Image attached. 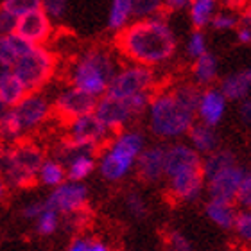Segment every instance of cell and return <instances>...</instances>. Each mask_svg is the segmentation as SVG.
Returning a JSON list of instances; mask_svg holds the SVG:
<instances>
[{
	"label": "cell",
	"instance_id": "6da1fadb",
	"mask_svg": "<svg viewBox=\"0 0 251 251\" xmlns=\"http://www.w3.org/2000/svg\"><path fill=\"white\" fill-rule=\"evenodd\" d=\"M111 47L126 63L149 68L165 67L178 52V36L165 13L133 20L113 36Z\"/></svg>",
	"mask_w": 251,
	"mask_h": 251
},
{
	"label": "cell",
	"instance_id": "7a4b0ae2",
	"mask_svg": "<svg viewBox=\"0 0 251 251\" xmlns=\"http://www.w3.org/2000/svg\"><path fill=\"white\" fill-rule=\"evenodd\" d=\"M201 88L192 81L167 84L152 94L146 110L147 129L162 142H178L190 131L198 117V100Z\"/></svg>",
	"mask_w": 251,
	"mask_h": 251
},
{
	"label": "cell",
	"instance_id": "3957f363",
	"mask_svg": "<svg viewBox=\"0 0 251 251\" xmlns=\"http://www.w3.org/2000/svg\"><path fill=\"white\" fill-rule=\"evenodd\" d=\"M121 63L113 47L92 45L75 56L67 68V81L70 86L83 90L84 94L99 99L106 94L119 70Z\"/></svg>",
	"mask_w": 251,
	"mask_h": 251
},
{
	"label": "cell",
	"instance_id": "277c9868",
	"mask_svg": "<svg viewBox=\"0 0 251 251\" xmlns=\"http://www.w3.org/2000/svg\"><path fill=\"white\" fill-rule=\"evenodd\" d=\"M146 133L136 127H126L106 142L97 152V171L108 183H121L135 173L136 160L146 149Z\"/></svg>",
	"mask_w": 251,
	"mask_h": 251
},
{
	"label": "cell",
	"instance_id": "5b68a950",
	"mask_svg": "<svg viewBox=\"0 0 251 251\" xmlns=\"http://www.w3.org/2000/svg\"><path fill=\"white\" fill-rule=\"evenodd\" d=\"M45 160V152L31 138L13 146H0V174L9 188H27L38 181V171Z\"/></svg>",
	"mask_w": 251,
	"mask_h": 251
},
{
	"label": "cell",
	"instance_id": "8992f818",
	"mask_svg": "<svg viewBox=\"0 0 251 251\" xmlns=\"http://www.w3.org/2000/svg\"><path fill=\"white\" fill-rule=\"evenodd\" d=\"M11 70L29 94L42 92L58 72V56L47 45H32L13 63Z\"/></svg>",
	"mask_w": 251,
	"mask_h": 251
},
{
	"label": "cell",
	"instance_id": "52a82bcc",
	"mask_svg": "<svg viewBox=\"0 0 251 251\" xmlns=\"http://www.w3.org/2000/svg\"><path fill=\"white\" fill-rule=\"evenodd\" d=\"M151 97L152 94L136 95V97H129V99H117V97H110V95H102L97 99L94 115L111 135H115L126 127H131L133 122L146 115Z\"/></svg>",
	"mask_w": 251,
	"mask_h": 251
},
{
	"label": "cell",
	"instance_id": "ba28073f",
	"mask_svg": "<svg viewBox=\"0 0 251 251\" xmlns=\"http://www.w3.org/2000/svg\"><path fill=\"white\" fill-rule=\"evenodd\" d=\"M162 86L158 72L154 68L124 63L119 67L113 79L110 81V86L104 95L117 97V99H129L136 95L154 94Z\"/></svg>",
	"mask_w": 251,
	"mask_h": 251
},
{
	"label": "cell",
	"instance_id": "9c48e42d",
	"mask_svg": "<svg viewBox=\"0 0 251 251\" xmlns=\"http://www.w3.org/2000/svg\"><path fill=\"white\" fill-rule=\"evenodd\" d=\"M111 136L113 135L97 121V117L94 113H88V115L74 119V121L65 124L63 140L67 142L70 147L92 151L97 154Z\"/></svg>",
	"mask_w": 251,
	"mask_h": 251
},
{
	"label": "cell",
	"instance_id": "30bf717a",
	"mask_svg": "<svg viewBox=\"0 0 251 251\" xmlns=\"http://www.w3.org/2000/svg\"><path fill=\"white\" fill-rule=\"evenodd\" d=\"M167 196L176 203H196L204 194V176L201 165L185 167L165 174Z\"/></svg>",
	"mask_w": 251,
	"mask_h": 251
},
{
	"label": "cell",
	"instance_id": "8fae6325",
	"mask_svg": "<svg viewBox=\"0 0 251 251\" xmlns=\"http://www.w3.org/2000/svg\"><path fill=\"white\" fill-rule=\"evenodd\" d=\"M88 199L90 192L86 185L81 181L67 179L65 183L50 190V194L45 198V204L54 212H58L61 217H68V215L88 210Z\"/></svg>",
	"mask_w": 251,
	"mask_h": 251
},
{
	"label": "cell",
	"instance_id": "7c38bea8",
	"mask_svg": "<svg viewBox=\"0 0 251 251\" xmlns=\"http://www.w3.org/2000/svg\"><path fill=\"white\" fill-rule=\"evenodd\" d=\"M50 102H52L54 117L58 121H61L63 124H67V122L74 121V119L94 113L97 99L84 94L83 90L67 84L61 90H58V94L54 95V99Z\"/></svg>",
	"mask_w": 251,
	"mask_h": 251
},
{
	"label": "cell",
	"instance_id": "4fadbf2b",
	"mask_svg": "<svg viewBox=\"0 0 251 251\" xmlns=\"http://www.w3.org/2000/svg\"><path fill=\"white\" fill-rule=\"evenodd\" d=\"M13 110H15L16 119L20 122L25 136L38 131L40 127H43L54 117L52 102L42 92L27 94Z\"/></svg>",
	"mask_w": 251,
	"mask_h": 251
},
{
	"label": "cell",
	"instance_id": "5bb4252c",
	"mask_svg": "<svg viewBox=\"0 0 251 251\" xmlns=\"http://www.w3.org/2000/svg\"><path fill=\"white\" fill-rule=\"evenodd\" d=\"M54 158L63 162L65 171H67V179L70 181L84 183V179H88L97 171V154L95 152L70 147L63 138L58 142Z\"/></svg>",
	"mask_w": 251,
	"mask_h": 251
},
{
	"label": "cell",
	"instance_id": "9a60e30c",
	"mask_svg": "<svg viewBox=\"0 0 251 251\" xmlns=\"http://www.w3.org/2000/svg\"><path fill=\"white\" fill-rule=\"evenodd\" d=\"M15 34L34 47L47 45L54 34V22L42 9L32 11L29 15L18 18Z\"/></svg>",
	"mask_w": 251,
	"mask_h": 251
},
{
	"label": "cell",
	"instance_id": "2e32d148",
	"mask_svg": "<svg viewBox=\"0 0 251 251\" xmlns=\"http://www.w3.org/2000/svg\"><path fill=\"white\" fill-rule=\"evenodd\" d=\"M244 173H246V169L242 167L241 163L223 169L221 173L214 174L212 178L204 181V194H208L210 199H223V201L235 203L237 190L241 187Z\"/></svg>",
	"mask_w": 251,
	"mask_h": 251
},
{
	"label": "cell",
	"instance_id": "e0dca14e",
	"mask_svg": "<svg viewBox=\"0 0 251 251\" xmlns=\"http://www.w3.org/2000/svg\"><path fill=\"white\" fill-rule=\"evenodd\" d=\"M226 113H228V99L225 97V94L217 86L201 88L198 110H196L198 122L210 126V127H217L226 117Z\"/></svg>",
	"mask_w": 251,
	"mask_h": 251
},
{
	"label": "cell",
	"instance_id": "ac0fdd59",
	"mask_svg": "<svg viewBox=\"0 0 251 251\" xmlns=\"http://www.w3.org/2000/svg\"><path fill=\"white\" fill-rule=\"evenodd\" d=\"M135 173L142 183L154 185L165 178V144L146 146L136 160Z\"/></svg>",
	"mask_w": 251,
	"mask_h": 251
},
{
	"label": "cell",
	"instance_id": "d6986e66",
	"mask_svg": "<svg viewBox=\"0 0 251 251\" xmlns=\"http://www.w3.org/2000/svg\"><path fill=\"white\" fill-rule=\"evenodd\" d=\"M217 88L225 94L228 102H241V100L251 97V65L226 74L219 79Z\"/></svg>",
	"mask_w": 251,
	"mask_h": 251
},
{
	"label": "cell",
	"instance_id": "ffe728a7",
	"mask_svg": "<svg viewBox=\"0 0 251 251\" xmlns=\"http://www.w3.org/2000/svg\"><path fill=\"white\" fill-rule=\"evenodd\" d=\"M219 59L214 52H206L190 61V81L199 88L214 86L219 79Z\"/></svg>",
	"mask_w": 251,
	"mask_h": 251
},
{
	"label": "cell",
	"instance_id": "44dd1931",
	"mask_svg": "<svg viewBox=\"0 0 251 251\" xmlns=\"http://www.w3.org/2000/svg\"><path fill=\"white\" fill-rule=\"evenodd\" d=\"M187 144L192 147L194 151H198L201 156H206L210 152L221 147V138L217 133V127H210L206 124L196 121V124L190 127L187 133Z\"/></svg>",
	"mask_w": 251,
	"mask_h": 251
},
{
	"label": "cell",
	"instance_id": "7402d4cb",
	"mask_svg": "<svg viewBox=\"0 0 251 251\" xmlns=\"http://www.w3.org/2000/svg\"><path fill=\"white\" fill-rule=\"evenodd\" d=\"M239 208L233 201H223V199H210L204 203V215L206 219L221 230H231L237 219Z\"/></svg>",
	"mask_w": 251,
	"mask_h": 251
},
{
	"label": "cell",
	"instance_id": "603a6c76",
	"mask_svg": "<svg viewBox=\"0 0 251 251\" xmlns=\"http://www.w3.org/2000/svg\"><path fill=\"white\" fill-rule=\"evenodd\" d=\"M219 9V0H192L188 7V20L192 29L204 31L210 27V22Z\"/></svg>",
	"mask_w": 251,
	"mask_h": 251
},
{
	"label": "cell",
	"instance_id": "cb8c5ba5",
	"mask_svg": "<svg viewBox=\"0 0 251 251\" xmlns=\"http://www.w3.org/2000/svg\"><path fill=\"white\" fill-rule=\"evenodd\" d=\"M235 163H239V160H237L235 152L231 151V149H225V147L215 149L214 152L203 156V162H201V171H203L204 181L208 178H212L214 174L221 173L223 169L231 167Z\"/></svg>",
	"mask_w": 251,
	"mask_h": 251
},
{
	"label": "cell",
	"instance_id": "d4e9b609",
	"mask_svg": "<svg viewBox=\"0 0 251 251\" xmlns=\"http://www.w3.org/2000/svg\"><path fill=\"white\" fill-rule=\"evenodd\" d=\"M29 94L22 81L11 70L5 77L0 79V102L2 108H15L25 95Z\"/></svg>",
	"mask_w": 251,
	"mask_h": 251
},
{
	"label": "cell",
	"instance_id": "484cf974",
	"mask_svg": "<svg viewBox=\"0 0 251 251\" xmlns=\"http://www.w3.org/2000/svg\"><path fill=\"white\" fill-rule=\"evenodd\" d=\"M133 22V0H111L106 25L111 32L122 31Z\"/></svg>",
	"mask_w": 251,
	"mask_h": 251
},
{
	"label": "cell",
	"instance_id": "4316f807",
	"mask_svg": "<svg viewBox=\"0 0 251 251\" xmlns=\"http://www.w3.org/2000/svg\"><path fill=\"white\" fill-rule=\"evenodd\" d=\"M65 181H67V171L63 162H59L58 158H45L38 171V183L52 190Z\"/></svg>",
	"mask_w": 251,
	"mask_h": 251
},
{
	"label": "cell",
	"instance_id": "83f0119b",
	"mask_svg": "<svg viewBox=\"0 0 251 251\" xmlns=\"http://www.w3.org/2000/svg\"><path fill=\"white\" fill-rule=\"evenodd\" d=\"M29 47H32V45L24 42V40H22L20 36H16V34H9V36L0 34V61L13 67V63L20 58Z\"/></svg>",
	"mask_w": 251,
	"mask_h": 251
},
{
	"label": "cell",
	"instance_id": "f1b7e54d",
	"mask_svg": "<svg viewBox=\"0 0 251 251\" xmlns=\"http://www.w3.org/2000/svg\"><path fill=\"white\" fill-rule=\"evenodd\" d=\"M32 225H34V231L40 237H52L63 226V217L45 204L43 212L32 221Z\"/></svg>",
	"mask_w": 251,
	"mask_h": 251
},
{
	"label": "cell",
	"instance_id": "f546056e",
	"mask_svg": "<svg viewBox=\"0 0 251 251\" xmlns=\"http://www.w3.org/2000/svg\"><path fill=\"white\" fill-rule=\"evenodd\" d=\"M208 52V42H206V34L204 31H198L192 29V32L188 34L187 42H185V56L188 61L198 59L199 56Z\"/></svg>",
	"mask_w": 251,
	"mask_h": 251
},
{
	"label": "cell",
	"instance_id": "4dcf8cb0",
	"mask_svg": "<svg viewBox=\"0 0 251 251\" xmlns=\"http://www.w3.org/2000/svg\"><path fill=\"white\" fill-rule=\"evenodd\" d=\"M124 208L133 219H146L149 214V204L146 198L136 190H129L124 196Z\"/></svg>",
	"mask_w": 251,
	"mask_h": 251
},
{
	"label": "cell",
	"instance_id": "1f68e13d",
	"mask_svg": "<svg viewBox=\"0 0 251 251\" xmlns=\"http://www.w3.org/2000/svg\"><path fill=\"white\" fill-rule=\"evenodd\" d=\"M239 25H241L239 15L228 9H217V13L214 15L212 22H210V27L217 32H235V29Z\"/></svg>",
	"mask_w": 251,
	"mask_h": 251
},
{
	"label": "cell",
	"instance_id": "d6a6232c",
	"mask_svg": "<svg viewBox=\"0 0 251 251\" xmlns=\"http://www.w3.org/2000/svg\"><path fill=\"white\" fill-rule=\"evenodd\" d=\"M65 251H113L108 242L100 241L97 237L77 235L74 237Z\"/></svg>",
	"mask_w": 251,
	"mask_h": 251
},
{
	"label": "cell",
	"instance_id": "836d02e7",
	"mask_svg": "<svg viewBox=\"0 0 251 251\" xmlns=\"http://www.w3.org/2000/svg\"><path fill=\"white\" fill-rule=\"evenodd\" d=\"M231 230L242 246L251 248V210H239Z\"/></svg>",
	"mask_w": 251,
	"mask_h": 251
},
{
	"label": "cell",
	"instance_id": "e575fe53",
	"mask_svg": "<svg viewBox=\"0 0 251 251\" xmlns=\"http://www.w3.org/2000/svg\"><path fill=\"white\" fill-rule=\"evenodd\" d=\"M163 15V0H133V20Z\"/></svg>",
	"mask_w": 251,
	"mask_h": 251
},
{
	"label": "cell",
	"instance_id": "d590c367",
	"mask_svg": "<svg viewBox=\"0 0 251 251\" xmlns=\"http://www.w3.org/2000/svg\"><path fill=\"white\" fill-rule=\"evenodd\" d=\"M0 7L9 11L16 18H20V16L32 13V11L42 9V0H2Z\"/></svg>",
	"mask_w": 251,
	"mask_h": 251
},
{
	"label": "cell",
	"instance_id": "8d00e7d4",
	"mask_svg": "<svg viewBox=\"0 0 251 251\" xmlns=\"http://www.w3.org/2000/svg\"><path fill=\"white\" fill-rule=\"evenodd\" d=\"M235 204L241 206V210H251V171L244 173V178L241 181V187L237 190Z\"/></svg>",
	"mask_w": 251,
	"mask_h": 251
},
{
	"label": "cell",
	"instance_id": "74e56055",
	"mask_svg": "<svg viewBox=\"0 0 251 251\" xmlns=\"http://www.w3.org/2000/svg\"><path fill=\"white\" fill-rule=\"evenodd\" d=\"M68 0H42V11L52 22L61 20L67 15Z\"/></svg>",
	"mask_w": 251,
	"mask_h": 251
},
{
	"label": "cell",
	"instance_id": "f35d334b",
	"mask_svg": "<svg viewBox=\"0 0 251 251\" xmlns=\"http://www.w3.org/2000/svg\"><path fill=\"white\" fill-rule=\"evenodd\" d=\"M163 251H192V246L181 231H171L167 235V246Z\"/></svg>",
	"mask_w": 251,
	"mask_h": 251
},
{
	"label": "cell",
	"instance_id": "ab89813d",
	"mask_svg": "<svg viewBox=\"0 0 251 251\" xmlns=\"http://www.w3.org/2000/svg\"><path fill=\"white\" fill-rule=\"evenodd\" d=\"M16 24H18V18L15 15H11L9 11L0 7V34H4V36L15 34Z\"/></svg>",
	"mask_w": 251,
	"mask_h": 251
},
{
	"label": "cell",
	"instance_id": "60d3db41",
	"mask_svg": "<svg viewBox=\"0 0 251 251\" xmlns=\"http://www.w3.org/2000/svg\"><path fill=\"white\" fill-rule=\"evenodd\" d=\"M43 208H45V199H36V201H29V203L24 204L22 208V217L27 221H34L38 215L42 214Z\"/></svg>",
	"mask_w": 251,
	"mask_h": 251
},
{
	"label": "cell",
	"instance_id": "b9f144b4",
	"mask_svg": "<svg viewBox=\"0 0 251 251\" xmlns=\"http://www.w3.org/2000/svg\"><path fill=\"white\" fill-rule=\"evenodd\" d=\"M192 0H163V13H181L188 11Z\"/></svg>",
	"mask_w": 251,
	"mask_h": 251
},
{
	"label": "cell",
	"instance_id": "7bdbcfd3",
	"mask_svg": "<svg viewBox=\"0 0 251 251\" xmlns=\"http://www.w3.org/2000/svg\"><path fill=\"white\" fill-rule=\"evenodd\" d=\"M239 117L246 126H251V97L239 102Z\"/></svg>",
	"mask_w": 251,
	"mask_h": 251
},
{
	"label": "cell",
	"instance_id": "ee69618b",
	"mask_svg": "<svg viewBox=\"0 0 251 251\" xmlns=\"http://www.w3.org/2000/svg\"><path fill=\"white\" fill-rule=\"evenodd\" d=\"M235 40H237V43L239 45H251V29L250 27H246V25H239L235 29Z\"/></svg>",
	"mask_w": 251,
	"mask_h": 251
},
{
	"label": "cell",
	"instance_id": "f6af8a7d",
	"mask_svg": "<svg viewBox=\"0 0 251 251\" xmlns=\"http://www.w3.org/2000/svg\"><path fill=\"white\" fill-rule=\"evenodd\" d=\"M219 4L223 5V9L233 11V13H241L244 9V5L248 4V0H219Z\"/></svg>",
	"mask_w": 251,
	"mask_h": 251
},
{
	"label": "cell",
	"instance_id": "bcb514c9",
	"mask_svg": "<svg viewBox=\"0 0 251 251\" xmlns=\"http://www.w3.org/2000/svg\"><path fill=\"white\" fill-rule=\"evenodd\" d=\"M239 18H241L242 25H246V27H250V29H251V0H248V4L244 5V9L241 11Z\"/></svg>",
	"mask_w": 251,
	"mask_h": 251
},
{
	"label": "cell",
	"instance_id": "7dc6e473",
	"mask_svg": "<svg viewBox=\"0 0 251 251\" xmlns=\"http://www.w3.org/2000/svg\"><path fill=\"white\" fill-rule=\"evenodd\" d=\"M7 192H9V187L5 183V179L2 178V174H0V203H4V199L7 198Z\"/></svg>",
	"mask_w": 251,
	"mask_h": 251
},
{
	"label": "cell",
	"instance_id": "c3c4849f",
	"mask_svg": "<svg viewBox=\"0 0 251 251\" xmlns=\"http://www.w3.org/2000/svg\"><path fill=\"white\" fill-rule=\"evenodd\" d=\"M9 72H11V67H9V65H5V63L0 61V79L5 77V75H7Z\"/></svg>",
	"mask_w": 251,
	"mask_h": 251
},
{
	"label": "cell",
	"instance_id": "681fc988",
	"mask_svg": "<svg viewBox=\"0 0 251 251\" xmlns=\"http://www.w3.org/2000/svg\"><path fill=\"white\" fill-rule=\"evenodd\" d=\"M2 110H4V108H2V102H0V111H2Z\"/></svg>",
	"mask_w": 251,
	"mask_h": 251
}]
</instances>
